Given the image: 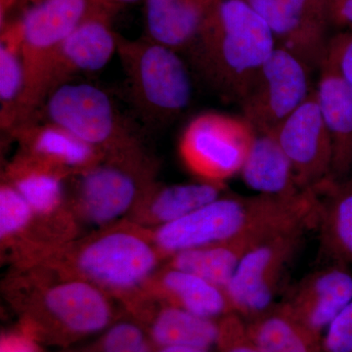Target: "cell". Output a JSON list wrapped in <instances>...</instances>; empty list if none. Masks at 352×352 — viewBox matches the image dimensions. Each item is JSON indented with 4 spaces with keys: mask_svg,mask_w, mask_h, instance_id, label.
Returning <instances> with one entry per match:
<instances>
[{
    "mask_svg": "<svg viewBox=\"0 0 352 352\" xmlns=\"http://www.w3.org/2000/svg\"><path fill=\"white\" fill-rule=\"evenodd\" d=\"M256 136L242 116L201 113L183 129L178 152L184 166L201 182L226 185L240 175Z\"/></svg>",
    "mask_w": 352,
    "mask_h": 352,
    "instance_id": "5b68a950",
    "label": "cell"
},
{
    "mask_svg": "<svg viewBox=\"0 0 352 352\" xmlns=\"http://www.w3.org/2000/svg\"><path fill=\"white\" fill-rule=\"evenodd\" d=\"M97 0H39L19 18L25 90L16 127L36 119L43 105L44 82L60 45L100 6Z\"/></svg>",
    "mask_w": 352,
    "mask_h": 352,
    "instance_id": "277c9868",
    "label": "cell"
},
{
    "mask_svg": "<svg viewBox=\"0 0 352 352\" xmlns=\"http://www.w3.org/2000/svg\"><path fill=\"white\" fill-rule=\"evenodd\" d=\"M352 302V272L329 261L302 278L279 303L296 321L318 335Z\"/></svg>",
    "mask_w": 352,
    "mask_h": 352,
    "instance_id": "5bb4252c",
    "label": "cell"
},
{
    "mask_svg": "<svg viewBox=\"0 0 352 352\" xmlns=\"http://www.w3.org/2000/svg\"><path fill=\"white\" fill-rule=\"evenodd\" d=\"M97 1H98L101 6L113 11L116 8H118V7L134 3V2L139 1V0H97Z\"/></svg>",
    "mask_w": 352,
    "mask_h": 352,
    "instance_id": "8d00e7d4",
    "label": "cell"
},
{
    "mask_svg": "<svg viewBox=\"0 0 352 352\" xmlns=\"http://www.w3.org/2000/svg\"><path fill=\"white\" fill-rule=\"evenodd\" d=\"M240 175L248 187L261 195L294 199L302 190L295 171L274 134H256Z\"/></svg>",
    "mask_w": 352,
    "mask_h": 352,
    "instance_id": "d6986e66",
    "label": "cell"
},
{
    "mask_svg": "<svg viewBox=\"0 0 352 352\" xmlns=\"http://www.w3.org/2000/svg\"><path fill=\"white\" fill-rule=\"evenodd\" d=\"M226 185L200 182L156 186L145 190L138 205L146 208L148 215L160 224L170 223L195 212L224 195Z\"/></svg>",
    "mask_w": 352,
    "mask_h": 352,
    "instance_id": "603a6c76",
    "label": "cell"
},
{
    "mask_svg": "<svg viewBox=\"0 0 352 352\" xmlns=\"http://www.w3.org/2000/svg\"><path fill=\"white\" fill-rule=\"evenodd\" d=\"M276 47L270 27L245 0H212L185 53L194 72L222 101L239 104Z\"/></svg>",
    "mask_w": 352,
    "mask_h": 352,
    "instance_id": "6da1fadb",
    "label": "cell"
},
{
    "mask_svg": "<svg viewBox=\"0 0 352 352\" xmlns=\"http://www.w3.org/2000/svg\"><path fill=\"white\" fill-rule=\"evenodd\" d=\"M270 27L278 47L314 71L327 56L330 0H245Z\"/></svg>",
    "mask_w": 352,
    "mask_h": 352,
    "instance_id": "9c48e42d",
    "label": "cell"
},
{
    "mask_svg": "<svg viewBox=\"0 0 352 352\" xmlns=\"http://www.w3.org/2000/svg\"><path fill=\"white\" fill-rule=\"evenodd\" d=\"M157 263V252L147 241L122 231L92 241L76 258L78 270L89 281L120 291L139 286Z\"/></svg>",
    "mask_w": 352,
    "mask_h": 352,
    "instance_id": "8fae6325",
    "label": "cell"
},
{
    "mask_svg": "<svg viewBox=\"0 0 352 352\" xmlns=\"http://www.w3.org/2000/svg\"><path fill=\"white\" fill-rule=\"evenodd\" d=\"M157 352H210L207 349L192 346H164L159 347Z\"/></svg>",
    "mask_w": 352,
    "mask_h": 352,
    "instance_id": "d590c367",
    "label": "cell"
},
{
    "mask_svg": "<svg viewBox=\"0 0 352 352\" xmlns=\"http://www.w3.org/2000/svg\"><path fill=\"white\" fill-rule=\"evenodd\" d=\"M212 0H146V36L186 52L200 32Z\"/></svg>",
    "mask_w": 352,
    "mask_h": 352,
    "instance_id": "ac0fdd59",
    "label": "cell"
},
{
    "mask_svg": "<svg viewBox=\"0 0 352 352\" xmlns=\"http://www.w3.org/2000/svg\"><path fill=\"white\" fill-rule=\"evenodd\" d=\"M44 307L60 330L73 337L94 335L108 327L112 309L94 283L74 280L46 291Z\"/></svg>",
    "mask_w": 352,
    "mask_h": 352,
    "instance_id": "9a60e30c",
    "label": "cell"
},
{
    "mask_svg": "<svg viewBox=\"0 0 352 352\" xmlns=\"http://www.w3.org/2000/svg\"><path fill=\"white\" fill-rule=\"evenodd\" d=\"M10 134L19 142L21 151L68 175L69 171L78 175L101 163L106 157L103 153L71 132L43 120H34L16 127Z\"/></svg>",
    "mask_w": 352,
    "mask_h": 352,
    "instance_id": "e0dca14e",
    "label": "cell"
},
{
    "mask_svg": "<svg viewBox=\"0 0 352 352\" xmlns=\"http://www.w3.org/2000/svg\"><path fill=\"white\" fill-rule=\"evenodd\" d=\"M0 352H38V349L28 333H9L2 337Z\"/></svg>",
    "mask_w": 352,
    "mask_h": 352,
    "instance_id": "836d02e7",
    "label": "cell"
},
{
    "mask_svg": "<svg viewBox=\"0 0 352 352\" xmlns=\"http://www.w3.org/2000/svg\"><path fill=\"white\" fill-rule=\"evenodd\" d=\"M34 212L12 184L4 182L0 188V235L6 238L23 230Z\"/></svg>",
    "mask_w": 352,
    "mask_h": 352,
    "instance_id": "83f0119b",
    "label": "cell"
},
{
    "mask_svg": "<svg viewBox=\"0 0 352 352\" xmlns=\"http://www.w3.org/2000/svg\"><path fill=\"white\" fill-rule=\"evenodd\" d=\"M112 12L103 6L97 7L67 36L46 75L44 98L75 76L100 71L110 62L118 46V34L111 25Z\"/></svg>",
    "mask_w": 352,
    "mask_h": 352,
    "instance_id": "4fadbf2b",
    "label": "cell"
},
{
    "mask_svg": "<svg viewBox=\"0 0 352 352\" xmlns=\"http://www.w3.org/2000/svg\"><path fill=\"white\" fill-rule=\"evenodd\" d=\"M161 282L173 305L191 314L214 320L234 312L226 289L191 273L170 266L164 273Z\"/></svg>",
    "mask_w": 352,
    "mask_h": 352,
    "instance_id": "d4e9b609",
    "label": "cell"
},
{
    "mask_svg": "<svg viewBox=\"0 0 352 352\" xmlns=\"http://www.w3.org/2000/svg\"><path fill=\"white\" fill-rule=\"evenodd\" d=\"M302 190L317 192L331 182L333 148L315 91L273 132Z\"/></svg>",
    "mask_w": 352,
    "mask_h": 352,
    "instance_id": "30bf717a",
    "label": "cell"
},
{
    "mask_svg": "<svg viewBox=\"0 0 352 352\" xmlns=\"http://www.w3.org/2000/svg\"><path fill=\"white\" fill-rule=\"evenodd\" d=\"M34 120L66 129L106 157L144 151L138 132L122 117L112 98L91 83L69 82L55 88Z\"/></svg>",
    "mask_w": 352,
    "mask_h": 352,
    "instance_id": "3957f363",
    "label": "cell"
},
{
    "mask_svg": "<svg viewBox=\"0 0 352 352\" xmlns=\"http://www.w3.org/2000/svg\"><path fill=\"white\" fill-rule=\"evenodd\" d=\"M314 91L332 142L331 182H342L352 175V90L336 69L324 62Z\"/></svg>",
    "mask_w": 352,
    "mask_h": 352,
    "instance_id": "2e32d148",
    "label": "cell"
},
{
    "mask_svg": "<svg viewBox=\"0 0 352 352\" xmlns=\"http://www.w3.org/2000/svg\"><path fill=\"white\" fill-rule=\"evenodd\" d=\"M20 1H24L25 3L30 6V4L36 3L39 0H1V25L6 22L9 10Z\"/></svg>",
    "mask_w": 352,
    "mask_h": 352,
    "instance_id": "e575fe53",
    "label": "cell"
},
{
    "mask_svg": "<svg viewBox=\"0 0 352 352\" xmlns=\"http://www.w3.org/2000/svg\"><path fill=\"white\" fill-rule=\"evenodd\" d=\"M22 34L19 20L1 27L0 39V124L10 133L17 124L18 113L25 90Z\"/></svg>",
    "mask_w": 352,
    "mask_h": 352,
    "instance_id": "cb8c5ba5",
    "label": "cell"
},
{
    "mask_svg": "<svg viewBox=\"0 0 352 352\" xmlns=\"http://www.w3.org/2000/svg\"><path fill=\"white\" fill-rule=\"evenodd\" d=\"M259 352H319L318 335L275 305L248 329Z\"/></svg>",
    "mask_w": 352,
    "mask_h": 352,
    "instance_id": "4316f807",
    "label": "cell"
},
{
    "mask_svg": "<svg viewBox=\"0 0 352 352\" xmlns=\"http://www.w3.org/2000/svg\"><path fill=\"white\" fill-rule=\"evenodd\" d=\"M117 54L129 102L147 129L170 126L189 108L193 82L179 52L147 38L127 39L118 34Z\"/></svg>",
    "mask_w": 352,
    "mask_h": 352,
    "instance_id": "7a4b0ae2",
    "label": "cell"
},
{
    "mask_svg": "<svg viewBox=\"0 0 352 352\" xmlns=\"http://www.w3.org/2000/svg\"><path fill=\"white\" fill-rule=\"evenodd\" d=\"M78 175L76 206L85 219L102 226L138 205L153 183V163L145 151L105 157Z\"/></svg>",
    "mask_w": 352,
    "mask_h": 352,
    "instance_id": "ba28073f",
    "label": "cell"
},
{
    "mask_svg": "<svg viewBox=\"0 0 352 352\" xmlns=\"http://www.w3.org/2000/svg\"><path fill=\"white\" fill-rule=\"evenodd\" d=\"M274 234L276 233L251 234L219 244L176 252L171 256V267L191 273L226 289L245 254Z\"/></svg>",
    "mask_w": 352,
    "mask_h": 352,
    "instance_id": "44dd1931",
    "label": "cell"
},
{
    "mask_svg": "<svg viewBox=\"0 0 352 352\" xmlns=\"http://www.w3.org/2000/svg\"><path fill=\"white\" fill-rule=\"evenodd\" d=\"M101 349L102 352H151L142 329L129 321L119 322L109 328Z\"/></svg>",
    "mask_w": 352,
    "mask_h": 352,
    "instance_id": "f1b7e54d",
    "label": "cell"
},
{
    "mask_svg": "<svg viewBox=\"0 0 352 352\" xmlns=\"http://www.w3.org/2000/svg\"><path fill=\"white\" fill-rule=\"evenodd\" d=\"M330 14L333 28L352 29V0H330Z\"/></svg>",
    "mask_w": 352,
    "mask_h": 352,
    "instance_id": "d6a6232c",
    "label": "cell"
},
{
    "mask_svg": "<svg viewBox=\"0 0 352 352\" xmlns=\"http://www.w3.org/2000/svg\"><path fill=\"white\" fill-rule=\"evenodd\" d=\"M219 327L220 337L217 344L222 346V352H259L252 342L249 330L243 327L242 322L235 312L226 315Z\"/></svg>",
    "mask_w": 352,
    "mask_h": 352,
    "instance_id": "4dcf8cb0",
    "label": "cell"
},
{
    "mask_svg": "<svg viewBox=\"0 0 352 352\" xmlns=\"http://www.w3.org/2000/svg\"><path fill=\"white\" fill-rule=\"evenodd\" d=\"M151 339L159 347L192 346L210 349L217 344L219 324L183 308L164 307L152 322Z\"/></svg>",
    "mask_w": 352,
    "mask_h": 352,
    "instance_id": "484cf974",
    "label": "cell"
},
{
    "mask_svg": "<svg viewBox=\"0 0 352 352\" xmlns=\"http://www.w3.org/2000/svg\"><path fill=\"white\" fill-rule=\"evenodd\" d=\"M250 222L249 210L240 197L222 195L182 219L160 226L154 240L161 251L173 256L239 238Z\"/></svg>",
    "mask_w": 352,
    "mask_h": 352,
    "instance_id": "7c38bea8",
    "label": "cell"
},
{
    "mask_svg": "<svg viewBox=\"0 0 352 352\" xmlns=\"http://www.w3.org/2000/svg\"><path fill=\"white\" fill-rule=\"evenodd\" d=\"M311 73L295 55L275 48L238 104L256 134L273 133L305 103L314 90Z\"/></svg>",
    "mask_w": 352,
    "mask_h": 352,
    "instance_id": "52a82bcc",
    "label": "cell"
},
{
    "mask_svg": "<svg viewBox=\"0 0 352 352\" xmlns=\"http://www.w3.org/2000/svg\"><path fill=\"white\" fill-rule=\"evenodd\" d=\"M324 62L335 68L352 90V29L342 30L331 36Z\"/></svg>",
    "mask_w": 352,
    "mask_h": 352,
    "instance_id": "f546056e",
    "label": "cell"
},
{
    "mask_svg": "<svg viewBox=\"0 0 352 352\" xmlns=\"http://www.w3.org/2000/svg\"><path fill=\"white\" fill-rule=\"evenodd\" d=\"M68 173L38 157L21 151L7 176L36 214L54 212L64 199V179Z\"/></svg>",
    "mask_w": 352,
    "mask_h": 352,
    "instance_id": "7402d4cb",
    "label": "cell"
},
{
    "mask_svg": "<svg viewBox=\"0 0 352 352\" xmlns=\"http://www.w3.org/2000/svg\"><path fill=\"white\" fill-rule=\"evenodd\" d=\"M318 195L316 223L321 251L329 261L352 265V175L329 182Z\"/></svg>",
    "mask_w": 352,
    "mask_h": 352,
    "instance_id": "ffe728a7",
    "label": "cell"
},
{
    "mask_svg": "<svg viewBox=\"0 0 352 352\" xmlns=\"http://www.w3.org/2000/svg\"><path fill=\"white\" fill-rule=\"evenodd\" d=\"M312 227L300 224L266 238L245 254L226 289L235 314L254 319L274 307L287 268Z\"/></svg>",
    "mask_w": 352,
    "mask_h": 352,
    "instance_id": "8992f818",
    "label": "cell"
},
{
    "mask_svg": "<svg viewBox=\"0 0 352 352\" xmlns=\"http://www.w3.org/2000/svg\"><path fill=\"white\" fill-rule=\"evenodd\" d=\"M324 352H352V302L326 329Z\"/></svg>",
    "mask_w": 352,
    "mask_h": 352,
    "instance_id": "1f68e13d",
    "label": "cell"
}]
</instances>
